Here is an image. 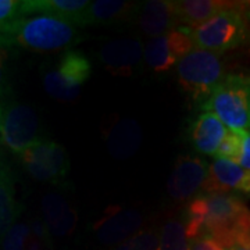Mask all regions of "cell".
Returning <instances> with one entry per match:
<instances>
[{"mask_svg":"<svg viewBox=\"0 0 250 250\" xmlns=\"http://www.w3.org/2000/svg\"><path fill=\"white\" fill-rule=\"evenodd\" d=\"M184 221L192 241L208 235L228 249L241 235L250 232V210L233 193H199L188 203Z\"/></svg>","mask_w":250,"mask_h":250,"instance_id":"obj_1","label":"cell"},{"mask_svg":"<svg viewBox=\"0 0 250 250\" xmlns=\"http://www.w3.org/2000/svg\"><path fill=\"white\" fill-rule=\"evenodd\" d=\"M82 39L77 25L47 14L22 16L0 31L1 47H22L39 53L70 50Z\"/></svg>","mask_w":250,"mask_h":250,"instance_id":"obj_2","label":"cell"},{"mask_svg":"<svg viewBox=\"0 0 250 250\" xmlns=\"http://www.w3.org/2000/svg\"><path fill=\"white\" fill-rule=\"evenodd\" d=\"M200 107L214 113L227 128L250 132V75L224 77Z\"/></svg>","mask_w":250,"mask_h":250,"instance_id":"obj_3","label":"cell"},{"mask_svg":"<svg viewBox=\"0 0 250 250\" xmlns=\"http://www.w3.org/2000/svg\"><path fill=\"white\" fill-rule=\"evenodd\" d=\"M177 77L184 92L202 106L224 80L220 53L195 47L177 64Z\"/></svg>","mask_w":250,"mask_h":250,"instance_id":"obj_4","label":"cell"},{"mask_svg":"<svg viewBox=\"0 0 250 250\" xmlns=\"http://www.w3.org/2000/svg\"><path fill=\"white\" fill-rule=\"evenodd\" d=\"M193 45L214 53H221L246 42L249 31L238 9L227 10L190 31Z\"/></svg>","mask_w":250,"mask_h":250,"instance_id":"obj_5","label":"cell"},{"mask_svg":"<svg viewBox=\"0 0 250 250\" xmlns=\"http://www.w3.org/2000/svg\"><path fill=\"white\" fill-rule=\"evenodd\" d=\"M92 64L88 56L70 49L64 52L59 62L43 75L45 90L59 102H72L80 96L81 89L90 78Z\"/></svg>","mask_w":250,"mask_h":250,"instance_id":"obj_6","label":"cell"},{"mask_svg":"<svg viewBox=\"0 0 250 250\" xmlns=\"http://www.w3.org/2000/svg\"><path fill=\"white\" fill-rule=\"evenodd\" d=\"M31 177L41 182L59 184L70 174V159L65 147L52 141H38L20 154Z\"/></svg>","mask_w":250,"mask_h":250,"instance_id":"obj_7","label":"cell"},{"mask_svg":"<svg viewBox=\"0 0 250 250\" xmlns=\"http://www.w3.org/2000/svg\"><path fill=\"white\" fill-rule=\"evenodd\" d=\"M192 28L179 25L166 35L152 38L143 50L145 62L154 72H167L195 49Z\"/></svg>","mask_w":250,"mask_h":250,"instance_id":"obj_8","label":"cell"},{"mask_svg":"<svg viewBox=\"0 0 250 250\" xmlns=\"http://www.w3.org/2000/svg\"><path fill=\"white\" fill-rule=\"evenodd\" d=\"M1 142L11 152L21 154L35 145L39 138V121L34 108L25 104H13L7 108L1 125Z\"/></svg>","mask_w":250,"mask_h":250,"instance_id":"obj_9","label":"cell"},{"mask_svg":"<svg viewBox=\"0 0 250 250\" xmlns=\"http://www.w3.org/2000/svg\"><path fill=\"white\" fill-rule=\"evenodd\" d=\"M143 215L134 208L123 206H108L93 224V232L99 243L117 246L138 231H141Z\"/></svg>","mask_w":250,"mask_h":250,"instance_id":"obj_10","label":"cell"},{"mask_svg":"<svg viewBox=\"0 0 250 250\" xmlns=\"http://www.w3.org/2000/svg\"><path fill=\"white\" fill-rule=\"evenodd\" d=\"M207 172L208 166L205 160L189 154L179 156L167 182L168 195L177 202H187L196 197L202 192Z\"/></svg>","mask_w":250,"mask_h":250,"instance_id":"obj_11","label":"cell"},{"mask_svg":"<svg viewBox=\"0 0 250 250\" xmlns=\"http://www.w3.org/2000/svg\"><path fill=\"white\" fill-rule=\"evenodd\" d=\"M102 135L108 153L117 160H126L142 145V128L129 117H111L102 126Z\"/></svg>","mask_w":250,"mask_h":250,"instance_id":"obj_12","label":"cell"},{"mask_svg":"<svg viewBox=\"0 0 250 250\" xmlns=\"http://www.w3.org/2000/svg\"><path fill=\"white\" fill-rule=\"evenodd\" d=\"M142 57L143 45L138 38L113 39L99 50L102 65L117 77H131L141 65Z\"/></svg>","mask_w":250,"mask_h":250,"instance_id":"obj_13","label":"cell"},{"mask_svg":"<svg viewBox=\"0 0 250 250\" xmlns=\"http://www.w3.org/2000/svg\"><path fill=\"white\" fill-rule=\"evenodd\" d=\"M202 192L203 193L239 192L250 196V170L243 168L235 161L215 159L208 166V172L202 188Z\"/></svg>","mask_w":250,"mask_h":250,"instance_id":"obj_14","label":"cell"},{"mask_svg":"<svg viewBox=\"0 0 250 250\" xmlns=\"http://www.w3.org/2000/svg\"><path fill=\"white\" fill-rule=\"evenodd\" d=\"M134 20L143 34L150 38L166 35L179 27L172 0H149L139 3Z\"/></svg>","mask_w":250,"mask_h":250,"instance_id":"obj_15","label":"cell"},{"mask_svg":"<svg viewBox=\"0 0 250 250\" xmlns=\"http://www.w3.org/2000/svg\"><path fill=\"white\" fill-rule=\"evenodd\" d=\"M227 132V125L214 113L205 111L192 121L189 128V141L196 152L215 156Z\"/></svg>","mask_w":250,"mask_h":250,"instance_id":"obj_16","label":"cell"},{"mask_svg":"<svg viewBox=\"0 0 250 250\" xmlns=\"http://www.w3.org/2000/svg\"><path fill=\"white\" fill-rule=\"evenodd\" d=\"M42 214L52 238L70 236L78 223V211L57 193H47L42 199Z\"/></svg>","mask_w":250,"mask_h":250,"instance_id":"obj_17","label":"cell"},{"mask_svg":"<svg viewBox=\"0 0 250 250\" xmlns=\"http://www.w3.org/2000/svg\"><path fill=\"white\" fill-rule=\"evenodd\" d=\"M139 3L121 0H96L90 1L89 7L82 18V25H111L128 20H134Z\"/></svg>","mask_w":250,"mask_h":250,"instance_id":"obj_18","label":"cell"},{"mask_svg":"<svg viewBox=\"0 0 250 250\" xmlns=\"http://www.w3.org/2000/svg\"><path fill=\"white\" fill-rule=\"evenodd\" d=\"M89 4L88 0H25L22 1V16L47 14L82 28V18Z\"/></svg>","mask_w":250,"mask_h":250,"instance_id":"obj_19","label":"cell"},{"mask_svg":"<svg viewBox=\"0 0 250 250\" xmlns=\"http://www.w3.org/2000/svg\"><path fill=\"white\" fill-rule=\"evenodd\" d=\"M172 3L179 24L188 28H196L223 11L239 9L241 4L220 0H172Z\"/></svg>","mask_w":250,"mask_h":250,"instance_id":"obj_20","label":"cell"},{"mask_svg":"<svg viewBox=\"0 0 250 250\" xmlns=\"http://www.w3.org/2000/svg\"><path fill=\"white\" fill-rule=\"evenodd\" d=\"M18 213L13 178L9 171L0 167V245L16 225Z\"/></svg>","mask_w":250,"mask_h":250,"instance_id":"obj_21","label":"cell"},{"mask_svg":"<svg viewBox=\"0 0 250 250\" xmlns=\"http://www.w3.org/2000/svg\"><path fill=\"white\" fill-rule=\"evenodd\" d=\"M192 243L184 218H171L161 227L156 250H192Z\"/></svg>","mask_w":250,"mask_h":250,"instance_id":"obj_22","label":"cell"},{"mask_svg":"<svg viewBox=\"0 0 250 250\" xmlns=\"http://www.w3.org/2000/svg\"><path fill=\"white\" fill-rule=\"evenodd\" d=\"M159 243V232L156 228L141 229L111 250H156Z\"/></svg>","mask_w":250,"mask_h":250,"instance_id":"obj_23","label":"cell"},{"mask_svg":"<svg viewBox=\"0 0 250 250\" xmlns=\"http://www.w3.org/2000/svg\"><path fill=\"white\" fill-rule=\"evenodd\" d=\"M29 231H31L29 224H16L10 229L4 241L1 242L0 250H25V241L29 235Z\"/></svg>","mask_w":250,"mask_h":250,"instance_id":"obj_24","label":"cell"},{"mask_svg":"<svg viewBox=\"0 0 250 250\" xmlns=\"http://www.w3.org/2000/svg\"><path fill=\"white\" fill-rule=\"evenodd\" d=\"M239 147H241V135L239 131L229 129L225 135L224 141L220 145L218 150L215 153V159H225V160L236 161L238 154H239Z\"/></svg>","mask_w":250,"mask_h":250,"instance_id":"obj_25","label":"cell"},{"mask_svg":"<svg viewBox=\"0 0 250 250\" xmlns=\"http://www.w3.org/2000/svg\"><path fill=\"white\" fill-rule=\"evenodd\" d=\"M20 17H22V1L0 0V31Z\"/></svg>","mask_w":250,"mask_h":250,"instance_id":"obj_26","label":"cell"},{"mask_svg":"<svg viewBox=\"0 0 250 250\" xmlns=\"http://www.w3.org/2000/svg\"><path fill=\"white\" fill-rule=\"evenodd\" d=\"M239 135H241V147L235 163H238L246 170H250V132L239 131Z\"/></svg>","mask_w":250,"mask_h":250,"instance_id":"obj_27","label":"cell"},{"mask_svg":"<svg viewBox=\"0 0 250 250\" xmlns=\"http://www.w3.org/2000/svg\"><path fill=\"white\" fill-rule=\"evenodd\" d=\"M192 250H227L220 242L214 239L213 236L203 235L197 238L192 243Z\"/></svg>","mask_w":250,"mask_h":250,"instance_id":"obj_28","label":"cell"},{"mask_svg":"<svg viewBox=\"0 0 250 250\" xmlns=\"http://www.w3.org/2000/svg\"><path fill=\"white\" fill-rule=\"evenodd\" d=\"M7 52L4 47L0 46V95L9 89V80H7Z\"/></svg>","mask_w":250,"mask_h":250,"instance_id":"obj_29","label":"cell"},{"mask_svg":"<svg viewBox=\"0 0 250 250\" xmlns=\"http://www.w3.org/2000/svg\"><path fill=\"white\" fill-rule=\"evenodd\" d=\"M227 250H250V232L241 235Z\"/></svg>","mask_w":250,"mask_h":250,"instance_id":"obj_30","label":"cell"},{"mask_svg":"<svg viewBox=\"0 0 250 250\" xmlns=\"http://www.w3.org/2000/svg\"><path fill=\"white\" fill-rule=\"evenodd\" d=\"M3 118H4V114H3L1 106H0V131H1V125H3Z\"/></svg>","mask_w":250,"mask_h":250,"instance_id":"obj_31","label":"cell"}]
</instances>
